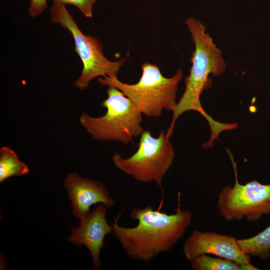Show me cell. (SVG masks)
I'll return each instance as SVG.
<instances>
[{
  "mask_svg": "<svg viewBox=\"0 0 270 270\" xmlns=\"http://www.w3.org/2000/svg\"><path fill=\"white\" fill-rule=\"evenodd\" d=\"M96 0H53L54 4L76 6L87 18L92 17V6Z\"/></svg>",
  "mask_w": 270,
  "mask_h": 270,
  "instance_id": "obj_14",
  "label": "cell"
},
{
  "mask_svg": "<svg viewBox=\"0 0 270 270\" xmlns=\"http://www.w3.org/2000/svg\"><path fill=\"white\" fill-rule=\"evenodd\" d=\"M46 6L47 0H30L29 14L32 17H35L42 14Z\"/></svg>",
  "mask_w": 270,
  "mask_h": 270,
  "instance_id": "obj_15",
  "label": "cell"
},
{
  "mask_svg": "<svg viewBox=\"0 0 270 270\" xmlns=\"http://www.w3.org/2000/svg\"><path fill=\"white\" fill-rule=\"evenodd\" d=\"M185 23L194 44V50L191 58L192 66L189 75L185 78L184 91L172 110V120L166 136L170 138L176 122L182 114L196 111L204 116L209 124L210 137L203 146L210 148L213 146L214 140L220 133L235 129L238 126L237 123L226 124L215 120L205 112L200 102L202 94L212 85L208 76L210 74L214 76H220L226 69V64L220 50L206 32L202 24L192 18H188Z\"/></svg>",
  "mask_w": 270,
  "mask_h": 270,
  "instance_id": "obj_2",
  "label": "cell"
},
{
  "mask_svg": "<svg viewBox=\"0 0 270 270\" xmlns=\"http://www.w3.org/2000/svg\"><path fill=\"white\" fill-rule=\"evenodd\" d=\"M50 21L67 29L74 38L75 50L83 64L81 74L74 83L77 88L80 90L86 89L90 81L96 77H118L126 58L116 62H112L106 58L100 41L81 32L64 5L53 4L50 9Z\"/></svg>",
  "mask_w": 270,
  "mask_h": 270,
  "instance_id": "obj_6",
  "label": "cell"
},
{
  "mask_svg": "<svg viewBox=\"0 0 270 270\" xmlns=\"http://www.w3.org/2000/svg\"><path fill=\"white\" fill-rule=\"evenodd\" d=\"M176 212L168 214L155 210L151 206L134 208L131 218L138 222L134 227L112 224V233L132 259L148 262L162 252L171 250L184 236L190 224L192 215L190 210H182L180 196Z\"/></svg>",
  "mask_w": 270,
  "mask_h": 270,
  "instance_id": "obj_1",
  "label": "cell"
},
{
  "mask_svg": "<svg viewBox=\"0 0 270 270\" xmlns=\"http://www.w3.org/2000/svg\"><path fill=\"white\" fill-rule=\"evenodd\" d=\"M235 182L234 186L222 188L218 196L217 208L220 216L228 221L258 220L264 215H270V184L256 180L241 184L238 178L236 164L229 150Z\"/></svg>",
  "mask_w": 270,
  "mask_h": 270,
  "instance_id": "obj_7",
  "label": "cell"
},
{
  "mask_svg": "<svg viewBox=\"0 0 270 270\" xmlns=\"http://www.w3.org/2000/svg\"><path fill=\"white\" fill-rule=\"evenodd\" d=\"M194 270H257L252 264L242 265L233 260L209 254H202L190 260Z\"/></svg>",
  "mask_w": 270,
  "mask_h": 270,
  "instance_id": "obj_12",
  "label": "cell"
},
{
  "mask_svg": "<svg viewBox=\"0 0 270 270\" xmlns=\"http://www.w3.org/2000/svg\"><path fill=\"white\" fill-rule=\"evenodd\" d=\"M138 150L130 156L116 154L114 164L119 170L142 182H154L162 187V182L175 156L173 146L164 130L156 138L148 130L140 134Z\"/></svg>",
  "mask_w": 270,
  "mask_h": 270,
  "instance_id": "obj_5",
  "label": "cell"
},
{
  "mask_svg": "<svg viewBox=\"0 0 270 270\" xmlns=\"http://www.w3.org/2000/svg\"><path fill=\"white\" fill-rule=\"evenodd\" d=\"M238 244L247 255L266 260L270 258V223L262 231L250 238L238 239Z\"/></svg>",
  "mask_w": 270,
  "mask_h": 270,
  "instance_id": "obj_11",
  "label": "cell"
},
{
  "mask_svg": "<svg viewBox=\"0 0 270 270\" xmlns=\"http://www.w3.org/2000/svg\"><path fill=\"white\" fill-rule=\"evenodd\" d=\"M28 166L18 158L17 154L10 147L0 148V182L13 176L28 174Z\"/></svg>",
  "mask_w": 270,
  "mask_h": 270,
  "instance_id": "obj_13",
  "label": "cell"
},
{
  "mask_svg": "<svg viewBox=\"0 0 270 270\" xmlns=\"http://www.w3.org/2000/svg\"><path fill=\"white\" fill-rule=\"evenodd\" d=\"M64 186L72 206V212L80 220L90 212V207L96 204L110 208L114 202L102 183L90 178H82L77 173L70 174Z\"/></svg>",
  "mask_w": 270,
  "mask_h": 270,
  "instance_id": "obj_9",
  "label": "cell"
},
{
  "mask_svg": "<svg viewBox=\"0 0 270 270\" xmlns=\"http://www.w3.org/2000/svg\"><path fill=\"white\" fill-rule=\"evenodd\" d=\"M142 70L140 80L134 84L122 82L113 76L98 77V81L120 90L146 116L158 117L164 110L172 111L177 104L178 84L183 76L182 69L170 78L164 77L157 66L150 62L143 63Z\"/></svg>",
  "mask_w": 270,
  "mask_h": 270,
  "instance_id": "obj_3",
  "label": "cell"
},
{
  "mask_svg": "<svg viewBox=\"0 0 270 270\" xmlns=\"http://www.w3.org/2000/svg\"><path fill=\"white\" fill-rule=\"evenodd\" d=\"M100 204L82 220L80 226L72 229L68 240L80 246H84L92 257L94 268L99 269L100 254L104 245V238L112 232V226L107 222L106 209Z\"/></svg>",
  "mask_w": 270,
  "mask_h": 270,
  "instance_id": "obj_10",
  "label": "cell"
},
{
  "mask_svg": "<svg viewBox=\"0 0 270 270\" xmlns=\"http://www.w3.org/2000/svg\"><path fill=\"white\" fill-rule=\"evenodd\" d=\"M107 94V98L102 103L106 114L93 117L82 112L80 122L94 140L128 144L144 131L142 114L120 90L108 86Z\"/></svg>",
  "mask_w": 270,
  "mask_h": 270,
  "instance_id": "obj_4",
  "label": "cell"
},
{
  "mask_svg": "<svg viewBox=\"0 0 270 270\" xmlns=\"http://www.w3.org/2000/svg\"><path fill=\"white\" fill-rule=\"evenodd\" d=\"M182 252L190 261L202 254H211L242 265L251 264L250 256L242 250L238 239L214 232L194 230L185 241Z\"/></svg>",
  "mask_w": 270,
  "mask_h": 270,
  "instance_id": "obj_8",
  "label": "cell"
}]
</instances>
